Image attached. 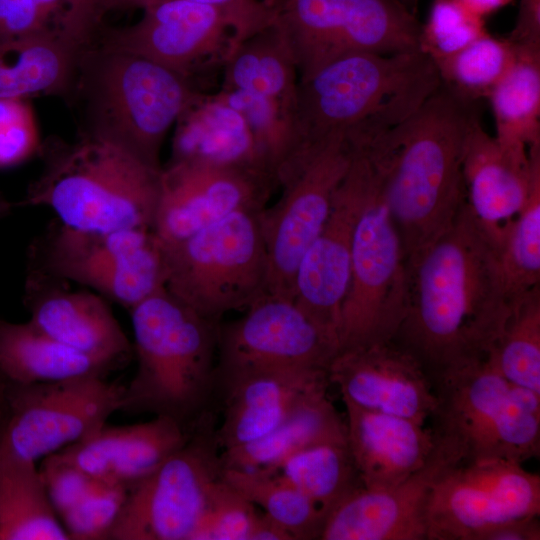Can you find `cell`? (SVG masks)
Instances as JSON below:
<instances>
[{"label":"cell","mask_w":540,"mask_h":540,"mask_svg":"<svg viewBox=\"0 0 540 540\" xmlns=\"http://www.w3.org/2000/svg\"><path fill=\"white\" fill-rule=\"evenodd\" d=\"M29 270L88 287L128 310L165 283L160 240L146 228L82 230L58 221L32 246Z\"/></svg>","instance_id":"12"},{"label":"cell","mask_w":540,"mask_h":540,"mask_svg":"<svg viewBox=\"0 0 540 540\" xmlns=\"http://www.w3.org/2000/svg\"><path fill=\"white\" fill-rule=\"evenodd\" d=\"M487 361L512 384L540 393V287L510 300Z\"/></svg>","instance_id":"35"},{"label":"cell","mask_w":540,"mask_h":540,"mask_svg":"<svg viewBox=\"0 0 540 540\" xmlns=\"http://www.w3.org/2000/svg\"><path fill=\"white\" fill-rule=\"evenodd\" d=\"M539 515L514 519L497 525L483 533L476 540H539Z\"/></svg>","instance_id":"48"},{"label":"cell","mask_w":540,"mask_h":540,"mask_svg":"<svg viewBox=\"0 0 540 540\" xmlns=\"http://www.w3.org/2000/svg\"><path fill=\"white\" fill-rule=\"evenodd\" d=\"M469 9L485 18L487 15L507 6L514 0H460Z\"/></svg>","instance_id":"50"},{"label":"cell","mask_w":540,"mask_h":540,"mask_svg":"<svg viewBox=\"0 0 540 540\" xmlns=\"http://www.w3.org/2000/svg\"><path fill=\"white\" fill-rule=\"evenodd\" d=\"M496 252L501 281L510 300L539 286L540 153L534 160L526 202L505 226Z\"/></svg>","instance_id":"37"},{"label":"cell","mask_w":540,"mask_h":540,"mask_svg":"<svg viewBox=\"0 0 540 540\" xmlns=\"http://www.w3.org/2000/svg\"><path fill=\"white\" fill-rule=\"evenodd\" d=\"M43 168L22 205L51 209L66 226L109 231L154 227L162 170L153 169L103 140L42 143Z\"/></svg>","instance_id":"5"},{"label":"cell","mask_w":540,"mask_h":540,"mask_svg":"<svg viewBox=\"0 0 540 540\" xmlns=\"http://www.w3.org/2000/svg\"><path fill=\"white\" fill-rule=\"evenodd\" d=\"M298 82L293 57L280 32L271 24L232 48L223 64L220 89L270 99L293 115Z\"/></svg>","instance_id":"31"},{"label":"cell","mask_w":540,"mask_h":540,"mask_svg":"<svg viewBox=\"0 0 540 540\" xmlns=\"http://www.w3.org/2000/svg\"><path fill=\"white\" fill-rule=\"evenodd\" d=\"M540 514V476L521 463H460L435 482L427 509V540H476L502 523Z\"/></svg>","instance_id":"15"},{"label":"cell","mask_w":540,"mask_h":540,"mask_svg":"<svg viewBox=\"0 0 540 540\" xmlns=\"http://www.w3.org/2000/svg\"><path fill=\"white\" fill-rule=\"evenodd\" d=\"M218 332L216 379L265 368L327 371L338 337L293 299L266 293Z\"/></svg>","instance_id":"16"},{"label":"cell","mask_w":540,"mask_h":540,"mask_svg":"<svg viewBox=\"0 0 540 540\" xmlns=\"http://www.w3.org/2000/svg\"><path fill=\"white\" fill-rule=\"evenodd\" d=\"M70 540L33 461L0 459V540Z\"/></svg>","instance_id":"33"},{"label":"cell","mask_w":540,"mask_h":540,"mask_svg":"<svg viewBox=\"0 0 540 540\" xmlns=\"http://www.w3.org/2000/svg\"><path fill=\"white\" fill-rule=\"evenodd\" d=\"M127 490L103 485L60 516L70 539L106 540Z\"/></svg>","instance_id":"44"},{"label":"cell","mask_w":540,"mask_h":540,"mask_svg":"<svg viewBox=\"0 0 540 540\" xmlns=\"http://www.w3.org/2000/svg\"><path fill=\"white\" fill-rule=\"evenodd\" d=\"M141 10L132 25L103 27L97 42L145 57L195 83L198 74L223 67L234 45L224 11L186 0L158 1Z\"/></svg>","instance_id":"19"},{"label":"cell","mask_w":540,"mask_h":540,"mask_svg":"<svg viewBox=\"0 0 540 540\" xmlns=\"http://www.w3.org/2000/svg\"><path fill=\"white\" fill-rule=\"evenodd\" d=\"M477 102L440 87L406 120L353 149L369 158L407 262L455 220L465 200L466 140Z\"/></svg>","instance_id":"2"},{"label":"cell","mask_w":540,"mask_h":540,"mask_svg":"<svg viewBox=\"0 0 540 540\" xmlns=\"http://www.w3.org/2000/svg\"><path fill=\"white\" fill-rule=\"evenodd\" d=\"M261 211H236L183 239L160 241L166 290L214 322L268 293Z\"/></svg>","instance_id":"8"},{"label":"cell","mask_w":540,"mask_h":540,"mask_svg":"<svg viewBox=\"0 0 540 540\" xmlns=\"http://www.w3.org/2000/svg\"><path fill=\"white\" fill-rule=\"evenodd\" d=\"M258 514L256 506L221 476L212 486L192 540H249Z\"/></svg>","instance_id":"42"},{"label":"cell","mask_w":540,"mask_h":540,"mask_svg":"<svg viewBox=\"0 0 540 540\" xmlns=\"http://www.w3.org/2000/svg\"><path fill=\"white\" fill-rule=\"evenodd\" d=\"M116 368L50 337L30 321L0 318V374L18 382H52L84 376L106 378Z\"/></svg>","instance_id":"30"},{"label":"cell","mask_w":540,"mask_h":540,"mask_svg":"<svg viewBox=\"0 0 540 540\" xmlns=\"http://www.w3.org/2000/svg\"><path fill=\"white\" fill-rule=\"evenodd\" d=\"M208 424L203 414L187 441L127 491L106 540H192L223 471Z\"/></svg>","instance_id":"14"},{"label":"cell","mask_w":540,"mask_h":540,"mask_svg":"<svg viewBox=\"0 0 540 540\" xmlns=\"http://www.w3.org/2000/svg\"><path fill=\"white\" fill-rule=\"evenodd\" d=\"M225 391L223 421L214 433L222 450L276 429L314 398L326 394L328 372L300 368L250 370L220 379Z\"/></svg>","instance_id":"22"},{"label":"cell","mask_w":540,"mask_h":540,"mask_svg":"<svg viewBox=\"0 0 540 540\" xmlns=\"http://www.w3.org/2000/svg\"><path fill=\"white\" fill-rule=\"evenodd\" d=\"M486 32L484 18L460 0H434L427 22L421 25L418 49L436 62Z\"/></svg>","instance_id":"41"},{"label":"cell","mask_w":540,"mask_h":540,"mask_svg":"<svg viewBox=\"0 0 540 540\" xmlns=\"http://www.w3.org/2000/svg\"><path fill=\"white\" fill-rule=\"evenodd\" d=\"M440 85L434 61L419 49L344 55L298 82L297 148L337 134L363 146L410 117Z\"/></svg>","instance_id":"3"},{"label":"cell","mask_w":540,"mask_h":540,"mask_svg":"<svg viewBox=\"0 0 540 540\" xmlns=\"http://www.w3.org/2000/svg\"><path fill=\"white\" fill-rule=\"evenodd\" d=\"M39 471L48 497L59 518L104 485L78 467L61 459L56 453L43 458Z\"/></svg>","instance_id":"45"},{"label":"cell","mask_w":540,"mask_h":540,"mask_svg":"<svg viewBox=\"0 0 540 540\" xmlns=\"http://www.w3.org/2000/svg\"><path fill=\"white\" fill-rule=\"evenodd\" d=\"M407 267V310L395 340L435 375L485 358L510 299L495 244L466 201L450 227Z\"/></svg>","instance_id":"1"},{"label":"cell","mask_w":540,"mask_h":540,"mask_svg":"<svg viewBox=\"0 0 540 540\" xmlns=\"http://www.w3.org/2000/svg\"><path fill=\"white\" fill-rule=\"evenodd\" d=\"M328 379L339 388L343 402L423 425L438 405L427 370L396 340L339 351Z\"/></svg>","instance_id":"21"},{"label":"cell","mask_w":540,"mask_h":540,"mask_svg":"<svg viewBox=\"0 0 540 540\" xmlns=\"http://www.w3.org/2000/svg\"><path fill=\"white\" fill-rule=\"evenodd\" d=\"M507 38L516 45L540 46V0H520L514 28Z\"/></svg>","instance_id":"47"},{"label":"cell","mask_w":540,"mask_h":540,"mask_svg":"<svg viewBox=\"0 0 540 540\" xmlns=\"http://www.w3.org/2000/svg\"><path fill=\"white\" fill-rule=\"evenodd\" d=\"M347 447L362 486L396 485L421 469L436 446V435L411 419L344 402Z\"/></svg>","instance_id":"26"},{"label":"cell","mask_w":540,"mask_h":540,"mask_svg":"<svg viewBox=\"0 0 540 540\" xmlns=\"http://www.w3.org/2000/svg\"><path fill=\"white\" fill-rule=\"evenodd\" d=\"M299 81L351 53L418 49L421 24L400 0H264Z\"/></svg>","instance_id":"9"},{"label":"cell","mask_w":540,"mask_h":540,"mask_svg":"<svg viewBox=\"0 0 540 540\" xmlns=\"http://www.w3.org/2000/svg\"><path fill=\"white\" fill-rule=\"evenodd\" d=\"M516 46L512 66L488 99L495 138L506 149L525 155L530 146L540 143V46Z\"/></svg>","instance_id":"32"},{"label":"cell","mask_w":540,"mask_h":540,"mask_svg":"<svg viewBox=\"0 0 540 540\" xmlns=\"http://www.w3.org/2000/svg\"><path fill=\"white\" fill-rule=\"evenodd\" d=\"M129 311L137 369L119 411L168 417L190 429L216 380L221 322L200 316L165 287Z\"/></svg>","instance_id":"6"},{"label":"cell","mask_w":540,"mask_h":540,"mask_svg":"<svg viewBox=\"0 0 540 540\" xmlns=\"http://www.w3.org/2000/svg\"><path fill=\"white\" fill-rule=\"evenodd\" d=\"M25 303L30 322L57 341L116 369L133 354L105 298L88 290H70L60 280L29 271Z\"/></svg>","instance_id":"23"},{"label":"cell","mask_w":540,"mask_h":540,"mask_svg":"<svg viewBox=\"0 0 540 540\" xmlns=\"http://www.w3.org/2000/svg\"><path fill=\"white\" fill-rule=\"evenodd\" d=\"M105 0H0V32L33 34L84 50L98 40Z\"/></svg>","instance_id":"34"},{"label":"cell","mask_w":540,"mask_h":540,"mask_svg":"<svg viewBox=\"0 0 540 540\" xmlns=\"http://www.w3.org/2000/svg\"><path fill=\"white\" fill-rule=\"evenodd\" d=\"M276 178L268 171L202 161L167 163L153 231L162 243L183 239L240 210L268 206Z\"/></svg>","instance_id":"18"},{"label":"cell","mask_w":540,"mask_h":540,"mask_svg":"<svg viewBox=\"0 0 540 540\" xmlns=\"http://www.w3.org/2000/svg\"><path fill=\"white\" fill-rule=\"evenodd\" d=\"M325 443H347L346 420L327 393L308 402L265 436L222 450L220 461L223 469L274 473L291 455Z\"/></svg>","instance_id":"29"},{"label":"cell","mask_w":540,"mask_h":540,"mask_svg":"<svg viewBox=\"0 0 540 540\" xmlns=\"http://www.w3.org/2000/svg\"><path fill=\"white\" fill-rule=\"evenodd\" d=\"M14 204L0 193V220L10 215Z\"/></svg>","instance_id":"51"},{"label":"cell","mask_w":540,"mask_h":540,"mask_svg":"<svg viewBox=\"0 0 540 540\" xmlns=\"http://www.w3.org/2000/svg\"><path fill=\"white\" fill-rule=\"evenodd\" d=\"M217 93L244 116L276 177L279 167L297 148L292 112L275 101L248 92L220 89Z\"/></svg>","instance_id":"40"},{"label":"cell","mask_w":540,"mask_h":540,"mask_svg":"<svg viewBox=\"0 0 540 540\" xmlns=\"http://www.w3.org/2000/svg\"><path fill=\"white\" fill-rule=\"evenodd\" d=\"M538 153L540 144L525 155L506 149L485 131L480 117L469 131L462 163L465 200L495 247L526 202Z\"/></svg>","instance_id":"25"},{"label":"cell","mask_w":540,"mask_h":540,"mask_svg":"<svg viewBox=\"0 0 540 540\" xmlns=\"http://www.w3.org/2000/svg\"><path fill=\"white\" fill-rule=\"evenodd\" d=\"M124 389L99 376L25 383L0 374V459L36 462L94 435Z\"/></svg>","instance_id":"11"},{"label":"cell","mask_w":540,"mask_h":540,"mask_svg":"<svg viewBox=\"0 0 540 540\" xmlns=\"http://www.w3.org/2000/svg\"><path fill=\"white\" fill-rule=\"evenodd\" d=\"M222 479L261 506L294 540L319 539L327 513L278 472L223 469Z\"/></svg>","instance_id":"36"},{"label":"cell","mask_w":540,"mask_h":540,"mask_svg":"<svg viewBox=\"0 0 540 540\" xmlns=\"http://www.w3.org/2000/svg\"><path fill=\"white\" fill-rule=\"evenodd\" d=\"M249 540H294L293 536L266 513H259Z\"/></svg>","instance_id":"49"},{"label":"cell","mask_w":540,"mask_h":540,"mask_svg":"<svg viewBox=\"0 0 540 540\" xmlns=\"http://www.w3.org/2000/svg\"><path fill=\"white\" fill-rule=\"evenodd\" d=\"M400 1L407 6V2H416L417 0H400Z\"/></svg>","instance_id":"52"},{"label":"cell","mask_w":540,"mask_h":540,"mask_svg":"<svg viewBox=\"0 0 540 540\" xmlns=\"http://www.w3.org/2000/svg\"><path fill=\"white\" fill-rule=\"evenodd\" d=\"M516 54L517 46L507 37L486 32L434 63L443 86L467 101L478 102L488 98L512 66Z\"/></svg>","instance_id":"39"},{"label":"cell","mask_w":540,"mask_h":540,"mask_svg":"<svg viewBox=\"0 0 540 540\" xmlns=\"http://www.w3.org/2000/svg\"><path fill=\"white\" fill-rule=\"evenodd\" d=\"M42 143L28 100L0 98V169L18 166L39 155Z\"/></svg>","instance_id":"43"},{"label":"cell","mask_w":540,"mask_h":540,"mask_svg":"<svg viewBox=\"0 0 540 540\" xmlns=\"http://www.w3.org/2000/svg\"><path fill=\"white\" fill-rule=\"evenodd\" d=\"M376 183L369 158L364 152L354 150L329 215L305 252L295 277L296 304L338 340L341 308L350 280L354 234Z\"/></svg>","instance_id":"17"},{"label":"cell","mask_w":540,"mask_h":540,"mask_svg":"<svg viewBox=\"0 0 540 540\" xmlns=\"http://www.w3.org/2000/svg\"><path fill=\"white\" fill-rule=\"evenodd\" d=\"M84 50L41 35L0 32V98L67 100Z\"/></svg>","instance_id":"28"},{"label":"cell","mask_w":540,"mask_h":540,"mask_svg":"<svg viewBox=\"0 0 540 540\" xmlns=\"http://www.w3.org/2000/svg\"><path fill=\"white\" fill-rule=\"evenodd\" d=\"M461 463L436 435L426 464L402 482L378 489L360 486L326 516L319 540H427V509L438 478Z\"/></svg>","instance_id":"20"},{"label":"cell","mask_w":540,"mask_h":540,"mask_svg":"<svg viewBox=\"0 0 540 540\" xmlns=\"http://www.w3.org/2000/svg\"><path fill=\"white\" fill-rule=\"evenodd\" d=\"M407 299V260L377 179L354 234L349 286L340 314L339 351L395 340Z\"/></svg>","instance_id":"13"},{"label":"cell","mask_w":540,"mask_h":540,"mask_svg":"<svg viewBox=\"0 0 540 540\" xmlns=\"http://www.w3.org/2000/svg\"><path fill=\"white\" fill-rule=\"evenodd\" d=\"M205 92L191 79L140 55L96 42L79 59L68 101L79 134L108 142L162 170L164 139Z\"/></svg>","instance_id":"4"},{"label":"cell","mask_w":540,"mask_h":540,"mask_svg":"<svg viewBox=\"0 0 540 540\" xmlns=\"http://www.w3.org/2000/svg\"><path fill=\"white\" fill-rule=\"evenodd\" d=\"M163 0H105L107 12L142 9ZM214 6L228 16L234 46L272 24V13L264 0H186ZM233 46V47H234Z\"/></svg>","instance_id":"46"},{"label":"cell","mask_w":540,"mask_h":540,"mask_svg":"<svg viewBox=\"0 0 540 540\" xmlns=\"http://www.w3.org/2000/svg\"><path fill=\"white\" fill-rule=\"evenodd\" d=\"M190 429L175 420L155 416L132 425L107 426L56 454L98 482L129 490L188 439Z\"/></svg>","instance_id":"24"},{"label":"cell","mask_w":540,"mask_h":540,"mask_svg":"<svg viewBox=\"0 0 540 540\" xmlns=\"http://www.w3.org/2000/svg\"><path fill=\"white\" fill-rule=\"evenodd\" d=\"M353 149L343 134L307 144L279 167L280 196L259 214L268 257V293L294 299L298 266L332 206Z\"/></svg>","instance_id":"10"},{"label":"cell","mask_w":540,"mask_h":540,"mask_svg":"<svg viewBox=\"0 0 540 540\" xmlns=\"http://www.w3.org/2000/svg\"><path fill=\"white\" fill-rule=\"evenodd\" d=\"M434 433L455 449L462 463L508 460L540 454V393L512 384L485 358L438 375Z\"/></svg>","instance_id":"7"},{"label":"cell","mask_w":540,"mask_h":540,"mask_svg":"<svg viewBox=\"0 0 540 540\" xmlns=\"http://www.w3.org/2000/svg\"><path fill=\"white\" fill-rule=\"evenodd\" d=\"M328 515L347 494L362 486L347 443H325L288 457L276 471Z\"/></svg>","instance_id":"38"},{"label":"cell","mask_w":540,"mask_h":540,"mask_svg":"<svg viewBox=\"0 0 540 540\" xmlns=\"http://www.w3.org/2000/svg\"><path fill=\"white\" fill-rule=\"evenodd\" d=\"M174 127L168 163L211 162L274 175L244 116L218 93L202 94L181 113Z\"/></svg>","instance_id":"27"}]
</instances>
